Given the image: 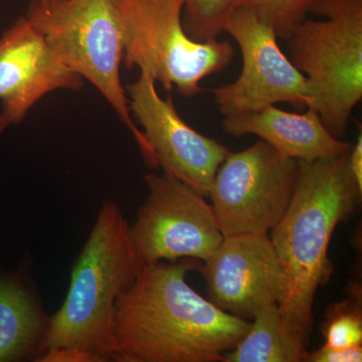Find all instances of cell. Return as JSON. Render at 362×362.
<instances>
[{"label":"cell","instance_id":"d6986e66","mask_svg":"<svg viewBox=\"0 0 362 362\" xmlns=\"http://www.w3.org/2000/svg\"><path fill=\"white\" fill-rule=\"evenodd\" d=\"M305 361L308 362H361L362 361V347H347L337 349L324 344L321 349L307 354Z\"/></svg>","mask_w":362,"mask_h":362},{"label":"cell","instance_id":"5bb4252c","mask_svg":"<svg viewBox=\"0 0 362 362\" xmlns=\"http://www.w3.org/2000/svg\"><path fill=\"white\" fill-rule=\"evenodd\" d=\"M49 320L16 279L0 277V362L42 354Z\"/></svg>","mask_w":362,"mask_h":362},{"label":"cell","instance_id":"4fadbf2b","mask_svg":"<svg viewBox=\"0 0 362 362\" xmlns=\"http://www.w3.org/2000/svg\"><path fill=\"white\" fill-rule=\"evenodd\" d=\"M221 127L233 137L256 135L297 161H315L347 154L352 145L334 137L326 129L314 109L298 114L267 107L263 110L223 117Z\"/></svg>","mask_w":362,"mask_h":362},{"label":"cell","instance_id":"2e32d148","mask_svg":"<svg viewBox=\"0 0 362 362\" xmlns=\"http://www.w3.org/2000/svg\"><path fill=\"white\" fill-rule=\"evenodd\" d=\"M239 0H185L182 23L197 42L216 40L225 30L228 14Z\"/></svg>","mask_w":362,"mask_h":362},{"label":"cell","instance_id":"ba28073f","mask_svg":"<svg viewBox=\"0 0 362 362\" xmlns=\"http://www.w3.org/2000/svg\"><path fill=\"white\" fill-rule=\"evenodd\" d=\"M223 32L239 45L243 68L237 80L209 90L221 115L263 110L279 103L314 109L310 83L285 56L273 28L251 8L233 7Z\"/></svg>","mask_w":362,"mask_h":362},{"label":"cell","instance_id":"7c38bea8","mask_svg":"<svg viewBox=\"0 0 362 362\" xmlns=\"http://www.w3.org/2000/svg\"><path fill=\"white\" fill-rule=\"evenodd\" d=\"M83 87V78L59 59L25 16L0 35V135L20 124L45 95Z\"/></svg>","mask_w":362,"mask_h":362},{"label":"cell","instance_id":"e0dca14e","mask_svg":"<svg viewBox=\"0 0 362 362\" xmlns=\"http://www.w3.org/2000/svg\"><path fill=\"white\" fill-rule=\"evenodd\" d=\"M315 0H239L237 6L251 8L258 18L270 25L278 39H290L293 32L306 20Z\"/></svg>","mask_w":362,"mask_h":362},{"label":"cell","instance_id":"9c48e42d","mask_svg":"<svg viewBox=\"0 0 362 362\" xmlns=\"http://www.w3.org/2000/svg\"><path fill=\"white\" fill-rule=\"evenodd\" d=\"M144 180L148 195L131 226L144 265L181 259L206 262L225 238L206 197L164 173H149Z\"/></svg>","mask_w":362,"mask_h":362},{"label":"cell","instance_id":"30bf717a","mask_svg":"<svg viewBox=\"0 0 362 362\" xmlns=\"http://www.w3.org/2000/svg\"><path fill=\"white\" fill-rule=\"evenodd\" d=\"M130 113L142 127L156 168L209 197L216 171L230 150L197 132L176 111L173 98L160 97L146 71L126 87Z\"/></svg>","mask_w":362,"mask_h":362},{"label":"cell","instance_id":"ffe728a7","mask_svg":"<svg viewBox=\"0 0 362 362\" xmlns=\"http://www.w3.org/2000/svg\"><path fill=\"white\" fill-rule=\"evenodd\" d=\"M39 362H102V357L75 347L47 349L35 358Z\"/></svg>","mask_w":362,"mask_h":362},{"label":"cell","instance_id":"44dd1931","mask_svg":"<svg viewBox=\"0 0 362 362\" xmlns=\"http://www.w3.org/2000/svg\"><path fill=\"white\" fill-rule=\"evenodd\" d=\"M349 165L357 185L362 189V133L357 136L356 143L352 145L349 154Z\"/></svg>","mask_w":362,"mask_h":362},{"label":"cell","instance_id":"277c9868","mask_svg":"<svg viewBox=\"0 0 362 362\" xmlns=\"http://www.w3.org/2000/svg\"><path fill=\"white\" fill-rule=\"evenodd\" d=\"M25 16L59 59L99 90L127 126L144 160L156 168L121 81L124 49L116 0H33Z\"/></svg>","mask_w":362,"mask_h":362},{"label":"cell","instance_id":"8992f818","mask_svg":"<svg viewBox=\"0 0 362 362\" xmlns=\"http://www.w3.org/2000/svg\"><path fill=\"white\" fill-rule=\"evenodd\" d=\"M127 70L146 71L168 92L192 98L202 81L230 66L235 47L228 40L197 42L182 23L185 0H116Z\"/></svg>","mask_w":362,"mask_h":362},{"label":"cell","instance_id":"5b68a950","mask_svg":"<svg viewBox=\"0 0 362 362\" xmlns=\"http://www.w3.org/2000/svg\"><path fill=\"white\" fill-rule=\"evenodd\" d=\"M309 13L325 20L306 18L293 32L290 61L310 83L326 129L340 139L362 99V0H315Z\"/></svg>","mask_w":362,"mask_h":362},{"label":"cell","instance_id":"9a60e30c","mask_svg":"<svg viewBox=\"0 0 362 362\" xmlns=\"http://www.w3.org/2000/svg\"><path fill=\"white\" fill-rule=\"evenodd\" d=\"M254 322L223 362H301L308 351L306 335L293 325L277 303L267 304L255 314Z\"/></svg>","mask_w":362,"mask_h":362},{"label":"cell","instance_id":"3957f363","mask_svg":"<svg viewBox=\"0 0 362 362\" xmlns=\"http://www.w3.org/2000/svg\"><path fill=\"white\" fill-rule=\"evenodd\" d=\"M144 266L115 202H104L71 272L61 308L49 320L45 349L75 347L115 361V306Z\"/></svg>","mask_w":362,"mask_h":362},{"label":"cell","instance_id":"8fae6325","mask_svg":"<svg viewBox=\"0 0 362 362\" xmlns=\"http://www.w3.org/2000/svg\"><path fill=\"white\" fill-rule=\"evenodd\" d=\"M199 269L209 301L246 320L265 305L279 304L284 293V273L269 235H226Z\"/></svg>","mask_w":362,"mask_h":362},{"label":"cell","instance_id":"7a4b0ae2","mask_svg":"<svg viewBox=\"0 0 362 362\" xmlns=\"http://www.w3.org/2000/svg\"><path fill=\"white\" fill-rule=\"evenodd\" d=\"M349 153L315 161H298L294 194L269 237L284 273L279 302L286 318L308 335L314 297L331 277V237L361 202L362 189L349 165Z\"/></svg>","mask_w":362,"mask_h":362},{"label":"cell","instance_id":"6da1fadb","mask_svg":"<svg viewBox=\"0 0 362 362\" xmlns=\"http://www.w3.org/2000/svg\"><path fill=\"white\" fill-rule=\"evenodd\" d=\"M192 259L145 264L115 306L116 361L216 362L251 327L187 284Z\"/></svg>","mask_w":362,"mask_h":362},{"label":"cell","instance_id":"52a82bcc","mask_svg":"<svg viewBox=\"0 0 362 362\" xmlns=\"http://www.w3.org/2000/svg\"><path fill=\"white\" fill-rule=\"evenodd\" d=\"M297 176L298 161L264 140L228 152L207 197L223 237L269 235L289 206Z\"/></svg>","mask_w":362,"mask_h":362},{"label":"cell","instance_id":"ac0fdd59","mask_svg":"<svg viewBox=\"0 0 362 362\" xmlns=\"http://www.w3.org/2000/svg\"><path fill=\"white\" fill-rule=\"evenodd\" d=\"M325 344L337 349L358 346L362 343V317L358 303L333 304L324 326Z\"/></svg>","mask_w":362,"mask_h":362}]
</instances>
